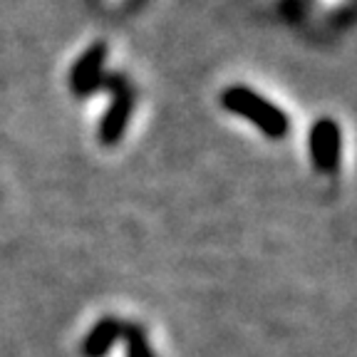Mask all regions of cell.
I'll list each match as a JSON object with an SVG mask.
<instances>
[{
	"label": "cell",
	"mask_w": 357,
	"mask_h": 357,
	"mask_svg": "<svg viewBox=\"0 0 357 357\" xmlns=\"http://www.w3.org/2000/svg\"><path fill=\"white\" fill-rule=\"evenodd\" d=\"M223 102H226V107H231L234 112H241V114H245V117H251L256 124H261V129L266 134H271V137H280V134L285 132V117L280 114L275 107L266 105L263 100H258L256 95H251L248 89H231V92H226V97H223Z\"/></svg>",
	"instance_id": "obj_1"
},
{
	"label": "cell",
	"mask_w": 357,
	"mask_h": 357,
	"mask_svg": "<svg viewBox=\"0 0 357 357\" xmlns=\"http://www.w3.org/2000/svg\"><path fill=\"white\" fill-rule=\"evenodd\" d=\"M335 151H337V129L333 122L325 119L312 129V154L320 167L330 169L335 164Z\"/></svg>",
	"instance_id": "obj_2"
}]
</instances>
